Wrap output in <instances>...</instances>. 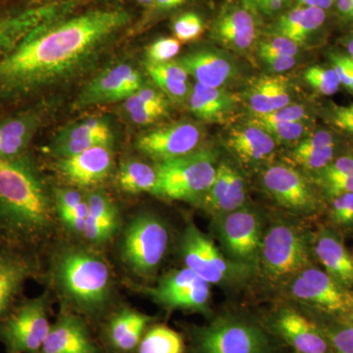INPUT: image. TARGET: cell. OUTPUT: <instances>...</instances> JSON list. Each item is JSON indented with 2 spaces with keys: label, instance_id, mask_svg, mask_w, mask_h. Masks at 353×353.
Listing matches in <instances>:
<instances>
[{
  "label": "cell",
  "instance_id": "1",
  "mask_svg": "<svg viewBox=\"0 0 353 353\" xmlns=\"http://www.w3.org/2000/svg\"><path fill=\"white\" fill-rule=\"evenodd\" d=\"M131 20L126 9L105 7L34 28L0 58V108L21 105L80 75Z\"/></svg>",
  "mask_w": 353,
  "mask_h": 353
},
{
  "label": "cell",
  "instance_id": "2",
  "mask_svg": "<svg viewBox=\"0 0 353 353\" xmlns=\"http://www.w3.org/2000/svg\"><path fill=\"white\" fill-rule=\"evenodd\" d=\"M54 197L31 153L0 159V227L9 241L32 250L52 230Z\"/></svg>",
  "mask_w": 353,
  "mask_h": 353
},
{
  "label": "cell",
  "instance_id": "3",
  "mask_svg": "<svg viewBox=\"0 0 353 353\" xmlns=\"http://www.w3.org/2000/svg\"><path fill=\"white\" fill-rule=\"evenodd\" d=\"M51 281L71 310L97 317L106 310L114 294L110 265L94 248L68 246L51 263Z\"/></svg>",
  "mask_w": 353,
  "mask_h": 353
},
{
  "label": "cell",
  "instance_id": "4",
  "mask_svg": "<svg viewBox=\"0 0 353 353\" xmlns=\"http://www.w3.org/2000/svg\"><path fill=\"white\" fill-rule=\"evenodd\" d=\"M312 259V234L303 226L281 220L265 228L256 270L268 284L284 288Z\"/></svg>",
  "mask_w": 353,
  "mask_h": 353
},
{
  "label": "cell",
  "instance_id": "5",
  "mask_svg": "<svg viewBox=\"0 0 353 353\" xmlns=\"http://www.w3.org/2000/svg\"><path fill=\"white\" fill-rule=\"evenodd\" d=\"M192 353H281L283 343L262 322L225 313L190 330Z\"/></svg>",
  "mask_w": 353,
  "mask_h": 353
},
{
  "label": "cell",
  "instance_id": "6",
  "mask_svg": "<svg viewBox=\"0 0 353 353\" xmlns=\"http://www.w3.org/2000/svg\"><path fill=\"white\" fill-rule=\"evenodd\" d=\"M157 181L153 194L169 201L201 204L214 182L217 154L201 148L185 157L157 162Z\"/></svg>",
  "mask_w": 353,
  "mask_h": 353
},
{
  "label": "cell",
  "instance_id": "7",
  "mask_svg": "<svg viewBox=\"0 0 353 353\" xmlns=\"http://www.w3.org/2000/svg\"><path fill=\"white\" fill-rule=\"evenodd\" d=\"M170 234L163 220L154 213L134 216L123 232L120 257L131 273L139 278L154 275L168 250Z\"/></svg>",
  "mask_w": 353,
  "mask_h": 353
},
{
  "label": "cell",
  "instance_id": "8",
  "mask_svg": "<svg viewBox=\"0 0 353 353\" xmlns=\"http://www.w3.org/2000/svg\"><path fill=\"white\" fill-rule=\"evenodd\" d=\"M180 243L181 256L185 268L209 285L231 287L243 283L252 275L250 269L228 259L214 241L194 223L185 226Z\"/></svg>",
  "mask_w": 353,
  "mask_h": 353
},
{
  "label": "cell",
  "instance_id": "9",
  "mask_svg": "<svg viewBox=\"0 0 353 353\" xmlns=\"http://www.w3.org/2000/svg\"><path fill=\"white\" fill-rule=\"evenodd\" d=\"M213 218L221 250L227 259L250 270H256L265 232L259 213L245 205Z\"/></svg>",
  "mask_w": 353,
  "mask_h": 353
},
{
  "label": "cell",
  "instance_id": "10",
  "mask_svg": "<svg viewBox=\"0 0 353 353\" xmlns=\"http://www.w3.org/2000/svg\"><path fill=\"white\" fill-rule=\"evenodd\" d=\"M48 292L18 301L0 322V341L6 353H37L50 333Z\"/></svg>",
  "mask_w": 353,
  "mask_h": 353
},
{
  "label": "cell",
  "instance_id": "11",
  "mask_svg": "<svg viewBox=\"0 0 353 353\" xmlns=\"http://www.w3.org/2000/svg\"><path fill=\"white\" fill-rule=\"evenodd\" d=\"M284 288L310 312L347 318L353 310V290L339 284L314 264L299 272Z\"/></svg>",
  "mask_w": 353,
  "mask_h": 353
},
{
  "label": "cell",
  "instance_id": "12",
  "mask_svg": "<svg viewBox=\"0 0 353 353\" xmlns=\"http://www.w3.org/2000/svg\"><path fill=\"white\" fill-rule=\"evenodd\" d=\"M261 172L264 192L280 208L301 217L315 215L321 210L322 201L314 185L294 166L271 164Z\"/></svg>",
  "mask_w": 353,
  "mask_h": 353
},
{
  "label": "cell",
  "instance_id": "13",
  "mask_svg": "<svg viewBox=\"0 0 353 353\" xmlns=\"http://www.w3.org/2000/svg\"><path fill=\"white\" fill-rule=\"evenodd\" d=\"M262 324L294 353H333L324 332L306 311L282 305L267 316Z\"/></svg>",
  "mask_w": 353,
  "mask_h": 353
},
{
  "label": "cell",
  "instance_id": "14",
  "mask_svg": "<svg viewBox=\"0 0 353 353\" xmlns=\"http://www.w3.org/2000/svg\"><path fill=\"white\" fill-rule=\"evenodd\" d=\"M143 290L164 308L208 313L210 285L185 267L171 271L160 279L157 287Z\"/></svg>",
  "mask_w": 353,
  "mask_h": 353
},
{
  "label": "cell",
  "instance_id": "15",
  "mask_svg": "<svg viewBox=\"0 0 353 353\" xmlns=\"http://www.w3.org/2000/svg\"><path fill=\"white\" fill-rule=\"evenodd\" d=\"M203 129L196 122L185 120L155 128L137 139V150L154 161L185 157L199 150Z\"/></svg>",
  "mask_w": 353,
  "mask_h": 353
},
{
  "label": "cell",
  "instance_id": "16",
  "mask_svg": "<svg viewBox=\"0 0 353 353\" xmlns=\"http://www.w3.org/2000/svg\"><path fill=\"white\" fill-rule=\"evenodd\" d=\"M145 85L143 76L131 64L108 67L90 81L74 101L75 110L124 101Z\"/></svg>",
  "mask_w": 353,
  "mask_h": 353
},
{
  "label": "cell",
  "instance_id": "17",
  "mask_svg": "<svg viewBox=\"0 0 353 353\" xmlns=\"http://www.w3.org/2000/svg\"><path fill=\"white\" fill-rule=\"evenodd\" d=\"M256 16L241 1L227 2L213 20L210 38L226 50L246 54L257 43Z\"/></svg>",
  "mask_w": 353,
  "mask_h": 353
},
{
  "label": "cell",
  "instance_id": "18",
  "mask_svg": "<svg viewBox=\"0 0 353 353\" xmlns=\"http://www.w3.org/2000/svg\"><path fill=\"white\" fill-rule=\"evenodd\" d=\"M32 250L8 243L0 246V322L18 301L26 283L38 274Z\"/></svg>",
  "mask_w": 353,
  "mask_h": 353
},
{
  "label": "cell",
  "instance_id": "19",
  "mask_svg": "<svg viewBox=\"0 0 353 353\" xmlns=\"http://www.w3.org/2000/svg\"><path fill=\"white\" fill-rule=\"evenodd\" d=\"M176 61L196 83L209 88H228L241 77L236 59L226 51L215 48H197Z\"/></svg>",
  "mask_w": 353,
  "mask_h": 353
},
{
  "label": "cell",
  "instance_id": "20",
  "mask_svg": "<svg viewBox=\"0 0 353 353\" xmlns=\"http://www.w3.org/2000/svg\"><path fill=\"white\" fill-rule=\"evenodd\" d=\"M229 152L246 171L255 172L272 164L277 143L268 132L252 123L231 128L224 139Z\"/></svg>",
  "mask_w": 353,
  "mask_h": 353
},
{
  "label": "cell",
  "instance_id": "21",
  "mask_svg": "<svg viewBox=\"0 0 353 353\" xmlns=\"http://www.w3.org/2000/svg\"><path fill=\"white\" fill-rule=\"evenodd\" d=\"M112 148L99 145L85 152L59 158L58 173L70 185L79 188H94L101 185L113 170Z\"/></svg>",
  "mask_w": 353,
  "mask_h": 353
},
{
  "label": "cell",
  "instance_id": "22",
  "mask_svg": "<svg viewBox=\"0 0 353 353\" xmlns=\"http://www.w3.org/2000/svg\"><path fill=\"white\" fill-rule=\"evenodd\" d=\"M114 134L108 121L90 118L62 128L50 143V152L64 158L99 145H112Z\"/></svg>",
  "mask_w": 353,
  "mask_h": 353
},
{
  "label": "cell",
  "instance_id": "23",
  "mask_svg": "<svg viewBox=\"0 0 353 353\" xmlns=\"http://www.w3.org/2000/svg\"><path fill=\"white\" fill-rule=\"evenodd\" d=\"M312 248L323 270L339 284L353 290V259L343 234L331 226L321 227L312 234Z\"/></svg>",
  "mask_w": 353,
  "mask_h": 353
},
{
  "label": "cell",
  "instance_id": "24",
  "mask_svg": "<svg viewBox=\"0 0 353 353\" xmlns=\"http://www.w3.org/2000/svg\"><path fill=\"white\" fill-rule=\"evenodd\" d=\"M43 114L39 108H26L0 118V159H11L30 152Z\"/></svg>",
  "mask_w": 353,
  "mask_h": 353
},
{
  "label": "cell",
  "instance_id": "25",
  "mask_svg": "<svg viewBox=\"0 0 353 353\" xmlns=\"http://www.w3.org/2000/svg\"><path fill=\"white\" fill-rule=\"evenodd\" d=\"M248 188L243 174L231 162L218 163L214 182L201 202L206 212L216 217L246 205Z\"/></svg>",
  "mask_w": 353,
  "mask_h": 353
},
{
  "label": "cell",
  "instance_id": "26",
  "mask_svg": "<svg viewBox=\"0 0 353 353\" xmlns=\"http://www.w3.org/2000/svg\"><path fill=\"white\" fill-rule=\"evenodd\" d=\"M68 4L48 3L0 12V58L38 26L58 18Z\"/></svg>",
  "mask_w": 353,
  "mask_h": 353
},
{
  "label": "cell",
  "instance_id": "27",
  "mask_svg": "<svg viewBox=\"0 0 353 353\" xmlns=\"http://www.w3.org/2000/svg\"><path fill=\"white\" fill-rule=\"evenodd\" d=\"M37 353H99L87 324L81 316H59Z\"/></svg>",
  "mask_w": 353,
  "mask_h": 353
},
{
  "label": "cell",
  "instance_id": "28",
  "mask_svg": "<svg viewBox=\"0 0 353 353\" xmlns=\"http://www.w3.org/2000/svg\"><path fill=\"white\" fill-rule=\"evenodd\" d=\"M241 99L226 88H209L196 83L192 88L188 106L197 119L223 124L232 119Z\"/></svg>",
  "mask_w": 353,
  "mask_h": 353
},
{
  "label": "cell",
  "instance_id": "29",
  "mask_svg": "<svg viewBox=\"0 0 353 353\" xmlns=\"http://www.w3.org/2000/svg\"><path fill=\"white\" fill-rule=\"evenodd\" d=\"M85 239L92 248H101L112 241L120 229V214L115 202L103 190L88 194Z\"/></svg>",
  "mask_w": 353,
  "mask_h": 353
},
{
  "label": "cell",
  "instance_id": "30",
  "mask_svg": "<svg viewBox=\"0 0 353 353\" xmlns=\"http://www.w3.org/2000/svg\"><path fill=\"white\" fill-rule=\"evenodd\" d=\"M243 101L252 116L274 112L294 103L289 82L285 77L278 75L255 79L245 90Z\"/></svg>",
  "mask_w": 353,
  "mask_h": 353
},
{
  "label": "cell",
  "instance_id": "31",
  "mask_svg": "<svg viewBox=\"0 0 353 353\" xmlns=\"http://www.w3.org/2000/svg\"><path fill=\"white\" fill-rule=\"evenodd\" d=\"M152 321V318L145 313L132 308L121 309L106 327L109 345L118 353L134 352Z\"/></svg>",
  "mask_w": 353,
  "mask_h": 353
},
{
  "label": "cell",
  "instance_id": "32",
  "mask_svg": "<svg viewBox=\"0 0 353 353\" xmlns=\"http://www.w3.org/2000/svg\"><path fill=\"white\" fill-rule=\"evenodd\" d=\"M336 139L328 130L310 132L290 150V158L305 171L317 174L336 158Z\"/></svg>",
  "mask_w": 353,
  "mask_h": 353
},
{
  "label": "cell",
  "instance_id": "33",
  "mask_svg": "<svg viewBox=\"0 0 353 353\" xmlns=\"http://www.w3.org/2000/svg\"><path fill=\"white\" fill-rule=\"evenodd\" d=\"M157 181L155 167L136 159L123 162L116 176L118 188L123 192L131 194L143 192L153 194Z\"/></svg>",
  "mask_w": 353,
  "mask_h": 353
},
{
  "label": "cell",
  "instance_id": "34",
  "mask_svg": "<svg viewBox=\"0 0 353 353\" xmlns=\"http://www.w3.org/2000/svg\"><path fill=\"white\" fill-rule=\"evenodd\" d=\"M182 334L166 325H152L146 330L137 353H185Z\"/></svg>",
  "mask_w": 353,
  "mask_h": 353
},
{
  "label": "cell",
  "instance_id": "35",
  "mask_svg": "<svg viewBox=\"0 0 353 353\" xmlns=\"http://www.w3.org/2000/svg\"><path fill=\"white\" fill-rule=\"evenodd\" d=\"M324 332L333 353H353V323L345 318L305 310Z\"/></svg>",
  "mask_w": 353,
  "mask_h": 353
},
{
  "label": "cell",
  "instance_id": "36",
  "mask_svg": "<svg viewBox=\"0 0 353 353\" xmlns=\"http://www.w3.org/2000/svg\"><path fill=\"white\" fill-rule=\"evenodd\" d=\"M327 19V12L317 7L305 6L303 17L296 25L290 28L281 37L294 41L299 46H304L309 39L319 32Z\"/></svg>",
  "mask_w": 353,
  "mask_h": 353
},
{
  "label": "cell",
  "instance_id": "37",
  "mask_svg": "<svg viewBox=\"0 0 353 353\" xmlns=\"http://www.w3.org/2000/svg\"><path fill=\"white\" fill-rule=\"evenodd\" d=\"M303 79L309 87L325 97L334 95L341 85L340 78L332 66L312 65L304 72Z\"/></svg>",
  "mask_w": 353,
  "mask_h": 353
},
{
  "label": "cell",
  "instance_id": "38",
  "mask_svg": "<svg viewBox=\"0 0 353 353\" xmlns=\"http://www.w3.org/2000/svg\"><path fill=\"white\" fill-rule=\"evenodd\" d=\"M255 126L261 128L265 132H268L277 145L281 143V145H292V148L310 134L308 121L261 124L255 125Z\"/></svg>",
  "mask_w": 353,
  "mask_h": 353
},
{
  "label": "cell",
  "instance_id": "39",
  "mask_svg": "<svg viewBox=\"0 0 353 353\" xmlns=\"http://www.w3.org/2000/svg\"><path fill=\"white\" fill-rule=\"evenodd\" d=\"M328 210L330 226L340 233L353 230V194L332 197Z\"/></svg>",
  "mask_w": 353,
  "mask_h": 353
},
{
  "label": "cell",
  "instance_id": "40",
  "mask_svg": "<svg viewBox=\"0 0 353 353\" xmlns=\"http://www.w3.org/2000/svg\"><path fill=\"white\" fill-rule=\"evenodd\" d=\"M315 183L329 199L341 194H353V172L328 173L320 171L315 174Z\"/></svg>",
  "mask_w": 353,
  "mask_h": 353
},
{
  "label": "cell",
  "instance_id": "41",
  "mask_svg": "<svg viewBox=\"0 0 353 353\" xmlns=\"http://www.w3.org/2000/svg\"><path fill=\"white\" fill-rule=\"evenodd\" d=\"M174 37L181 43H192L203 34L205 26L201 16L196 12H185L174 20Z\"/></svg>",
  "mask_w": 353,
  "mask_h": 353
},
{
  "label": "cell",
  "instance_id": "42",
  "mask_svg": "<svg viewBox=\"0 0 353 353\" xmlns=\"http://www.w3.org/2000/svg\"><path fill=\"white\" fill-rule=\"evenodd\" d=\"M307 109L301 104L292 103L284 108L264 115L250 116L248 122L254 125L279 124V123L301 122L308 121Z\"/></svg>",
  "mask_w": 353,
  "mask_h": 353
},
{
  "label": "cell",
  "instance_id": "43",
  "mask_svg": "<svg viewBox=\"0 0 353 353\" xmlns=\"http://www.w3.org/2000/svg\"><path fill=\"white\" fill-rule=\"evenodd\" d=\"M182 43L175 38H160L146 48V64L158 65L173 61L180 53Z\"/></svg>",
  "mask_w": 353,
  "mask_h": 353
},
{
  "label": "cell",
  "instance_id": "44",
  "mask_svg": "<svg viewBox=\"0 0 353 353\" xmlns=\"http://www.w3.org/2000/svg\"><path fill=\"white\" fill-rule=\"evenodd\" d=\"M148 75L169 101L178 104H183L189 101L192 88L189 82H182L158 74L150 73Z\"/></svg>",
  "mask_w": 353,
  "mask_h": 353
},
{
  "label": "cell",
  "instance_id": "45",
  "mask_svg": "<svg viewBox=\"0 0 353 353\" xmlns=\"http://www.w3.org/2000/svg\"><path fill=\"white\" fill-rule=\"evenodd\" d=\"M299 44L285 37L270 34L257 43V53L260 55H284L296 57L299 52Z\"/></svg>",
  "mask_w": 353,
  "mask_h": 353
},
{
  "label": "cell",
  "instance_id": "46",
  "mask_svg": "<svg viewBox=\"0 0 353 353\" xmlns=\"http://www.w3.org/2000/svg\"><path fill=\"white\" fill-rule=\"evenodd\" d=\"M189 0H154L150 6L146 8L143 17L139 21L134 31L141 32L143 30L150 27L158 19L163 17L166 14L180 8L183 4L187 3Z\"/></svg>",
  "mask_w": 353,
  "mask_h": 353
},
{
  "label": "cell",
  "instance_id": "47",
  "mask_svg": "<svg viewBox=\"0 0 353 353\" xmlns=\"http://www.w3.org/2000/svg\"><path fill=\"white\" fill-rule=\"evenodd\" d=\"M169 104L159 105V104H150V105H141L137 108L126 109L128 119L134 124L139 126L153 124L168 114Z\"/></svg>",
  "mask_w": 353,
  "mask_h": 353
},
{
  "label": "cell",
  "instance_id": "48",
  "mask_svg": "<svg viewBox=\"0 0 353 353\" xmlns=\"http://www.w3.org/2000/svg\"><path fill=\"white\" fill-rule=\"evenodd\" d=\"M326 117L332 126L345 132L353 141V103L350 105L331 104Z\"/></svg>",
  "mask_w": 353,
  "mask_h": 353
},
{
  "label": "cell",
  "instance_id": "49",
  "mask_svg": "<svg viewBox=\"0 0 353 353\" xmlns=\"http://www.w3.org/2000/svg\"><path fill=\"white\" fill-rule=\"evenodd\" d=\"M53 197L57 214L61 211L76 208L85 201V196H83L79 190L74 189L57 190Z\"/></svg>",
  "mask_w": 353,
  "mask_h": 353
},
{
  "label": "cell",
  "instance_id": "50",
  "mask_svg": "<svg viewBox=\"0 0 353 353\" xmlns=\"http://www.w3.org/2000/svg\"><path fill=\"white\" fill-rule=\"evenodd\" d=\"M261 61L266 65L267 68L273 73H284L294 68L296 64V58L284 57V55H260Z\"/></svg>",
  "mask_w": 353,
  "mask_h": 353
},
{
  "label": "cell",
  "instance_id": "51",
  "mask_svg": "<svg viewBox=\"0 0 353 353\" xmlns=\"http://www.w3.org/2000/svg\"><path fill=\"white\" fill-rule=\"evenodd\" d=\"M334 8L336 15L343 22L347 23L348 18L352 12L353 0H336Z\"/></svg>",
  "mask_w": 353,
  "mask_h": 353
},
{
  "label": "cell",
  "instance_id": "52",
  "mask_svg": "<svg viewBox=\"0 0 353 353\" xmlns=\"http://www.w3.org/2000/svg\"><path fill=\"white\" fill-rule=\"evenodd\" d=\"M343 44L347 51V57L352 59L353 62V30L345 34L343 38Z\"/></svg>",
  "mask_w": 353,
  "mask_h": 353
},
{
  "label": "cell",
  "instance_id": "53",
  "mask_svg": "<svg viewBox=\"0 0 353 353\" xmlns=\"http://www.w3.org/2000/svg\"><path fill=\"white\" fill-rule=\"evenodd\" d=\"M10 243V241H9L8 238H7L6 232H4L3 229L0 227V246L6 245V243Z\"/></svg>",
  "mask_w": 353,
  "mask_h": 353
},
{
  "label": "cell",
  "instance_id": "54",
  "mask_svg": "<svg viewBox=\"0 0 353 353\" xmlns=\"http://www.w3.org/2000/svg\"><path fill=\"white\" fill-rule=\"evenodd\" d=\"M134 1L137 2L139 6H143V7H145V8H148V7L150 6L154 0H134Z\"/></svg>",
  "mask_w": 353,
  "mask_h": 353
},
{
  "label": "cell",
  "instance_id": "55",
  "mask_svg": "<svg viewBox=\"0 0 353 353\" xmlns=\"http://www.w3.org/2000/svg\"><path fill=\"white\" fill-rule=\"evenodd\" d=\"M296 2L297 6H305L307 4L308 0H294Z\"/></svg>",
  "mask_w": 353,
  "mask_h": 353
},
{
  "label": "cell",
  "instance_id": "56",
  "mask_svg": "<svg viewBox=\"0 0 353 353\" xmlns=\"http://www.w3.org/2000/svg\"><path fill=\"white\" fill-rule=\"evenodd\" d=\"M345 319H347L348 320V321L353 323V310L352 311V313H350V314L347 316V318H345Z\"/></svg>",
  "mask_w": 353,
  "mask_h": 353
},
{
  "label": "cell",
  "instance_id": "57",
  "mask_svg": "<svg viewBox=\"0 0 353 353\" xmlns=\"http://www.w3.org/2000/svg\"><path fill=\"white\" fill-rule=\"evenodd\" d=\"M347 23H353V9L352 14H350V18H348Z\"/></svg>",
  "mask_w": 353,
  "mask_h": 353
},
{
  "label": "cell",
  "instance_id": "58",
  "mask_svg": "<svg viewBox=\"0 0 353 353\" xmlns=\"http://www.w3.org/2000/svg\"><path fill=\"white\" fill-rule=\"evenodd\" d=\"M241 2L250 1V0H241ZM285 1L289 2V0H285Z\"/></svg>",
  "mask_w": 353,
  "mask_h": 353
},
{
  "label": "cell",
  "instance_id": "59",
  "mask_svg": "<svg viewBox=\"0 0 353 353\" xmlns=\"http://www.w3.org/2000/svg\"><path fill=\"white\" fill-rule=\"evenodd\" d=\"M352 259H353V250H352Z\"/></svg>",
  "mask_w": 353,
  "mask_h": 353
}]
</instances>
